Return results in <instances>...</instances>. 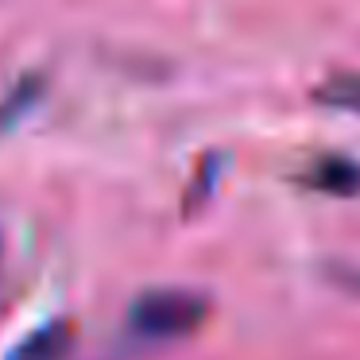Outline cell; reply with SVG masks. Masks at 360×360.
Instances as JSON below:
<instances>
[{
    "mask_svg": "<svg viewBox=\"0 0 360 360\" xmlns=\"http://www.w3.org/2000/svg\"><path fill=\"white\" fill-rule=\"evenodd\" d=\"M210 314L205 295L186 287H155L136 295V302L128 306V329L136 337L148 341H174V337L194 333Z\"/></svg>",
    "mask_w": 360,
    "mask_h": 360,
    "instance_id": "cell-1",
    "label": "cell"
},
{
    "mask_svg": "<svg viewBox=\"0 0 360 360\" xmlns=\"http://www.w3.org/2000/svg\"><path fill=\"white\" fill-rule=\"evenodd\" d=\"M74 329L70 321H47L35 333H27L16 349L8 352V360H63V352L70 349Z\"/></svg>",
    "mask_w": 360,
    "mask_h": 360,
    "instance_id": "cell-2",
    "label": "cell"
},
{
    "mask_svg": "<svg viewBox=\"0 0 360 360\" xmlns=\"http://www.w3.org/2000/svg\"><path fill=\"white\" fill-rule=\"evenodd\" d=\"M310 182L326 194H356L360 190V167L349 163V159H337V155H326L318 167H314Z\"/></svg>",
    "mask_w": 360,
    "mask_h": 360,
    "instance_id": "cell-3",
    "label": "cell"
},
{
    "mask_svg": "<svg viewBox=\"0 0 360 360\" xmlns=\"http://www.w3.org/2000/svg\"><path fill=\"white\" fill-rule=\"evenodd\" d=\"M318 101L333 105V109H345V112H356L360 117V74H341V78L326 82L318 89Z\"/></svg>",
    "mask_w": 360,
    "mask_h": 360,
    "instance_id": "cell-4",
    "label": "cell"
}]
</instances>
